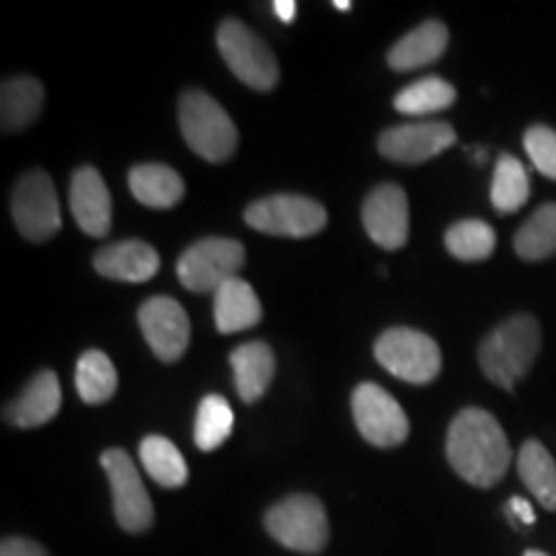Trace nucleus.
Listing matches in <instances>:
<instances>
[{
    "label": "nucleus",
    "mask_w": 556,
    "mask_h": 556,
    "mask_svg": "<svg viewBox=\"0 0 556 556\" xmlns=\"http://www.w3.org/2000/svg\"><path fill=\"white\" fill-rule=\"evenodd\" d=\"M139 330L163 364H176L191 343V323L186 309L170 296H152L139 307Z\"/></svg>",
    "instance_id": "12"
},
{
    "label": "nucleus",
    "mask_w": 556,
    "mask_h": 556,
    "mask_svg": "<svg viewBox=\"0 0 556 556\" xmlns=\"http://www.w3.org/2000/svg\"><path fill=\"white\" fill-rule=\"evenodd\" d=\"M374 356L392 377L407 384H430L441 374V348L430 336L413 328H389L381 332Z\"/></svg>",
    "instance_id": "6"
},
{
    "label": "nucleus",
    "mask_w": 556,
    "mask_h": 556,
    "mask_svg": "<svg viewBox=\"0 0 556 556\" xmlns=\"http://www.w3.org/2000/svg\"><path fill=\"white\" fill-rule=\"evenodd\" d=\"M523 148L531 157L533 168L541 176L556 180V129L546 127V124H533L526 129Z\"/></svg>",
    "instance_id": "31"
},
{
    "label": "nucleus",
    "mask_w": 556,
    "mask_h": 556,
    "mask_svg": "<svg viewBox=\"0 0 556 556\" xmlns=\"http://www.w3.org/2000/svg\"><path fill=\"white\" fill-rule=\"evenodd\" d=\"M332 5H336L338 11H351V3H348V0H336V3H332Z\"/></svg>",
    "instance_id": "36"
},
{
    "label": "nucleus",
    "mask_w": 556,
    "mask_h": 556,
    "mask_svg": "<svg viewBox=\"0 0 556 556\" xmlns=\"http://www.w3.org/2000/svg\"><path fill=\"white\" fill-rule=\"evenodd\" d=\"M45 106V88L31 75H13L0 88V127L5 135L26 129L39 119Z\"/></svg>",
    "instance_id": "21"
},
{
    "label": "nucleus",
    "mask_w": 556,
    "mask_h": 556,
    "mask_svg": "<svg viewBox=\"0 0 556 556\" xmlns=\"http://www.w3.org/2000/svg\"><path fill=\"white\" fill-rule=\"evenodd\" d=\"M361 219L368 238L384 250H400L407 245L409 206L407 193L397 184H381L368 193L361 208Z\"/></svg>",
    "instance_id": "14"
},
{
    "label": "nucleus",
    "mask_w": 556,
    "mask_h": 556,
    "mask_svg": "<svg viewBox=\"0 0 556 556\" xmlns=\"http://www.w3.org/2000/svg\"><path fill=\"white\" fill-rule=\"evenodd\" d=\"M248 227L276 238H312L328 225V212L315 199L299 193H274L245 208Z\"/></svg>",
    "instance_id": "7"
},
{
    "label": "nucleus",
    "mask_w": 556,
    "mask_h": 556,
    "mask_svg": "<svg viewBox=\"0 0 556 556\" xmlns=\"http://www.w3.org/2000/svg\"><path fill=\"white\" fill-rule=\"evenodd\" d=\"M454 142L456 131L448 122H415L381 131L377 148L392 163L420 165L441 155Z\"/></svg>",
    "instance_id": "13"
},
{
    "label": "nucleus",
    "mask_w": 556,
    "mask_h": 556,
    "mask_svg": "<svg viewBox=\"0 0 556 556\" xmlns=\"http://www.w3.org/2000/svg\"><path fill=\"white\" fill-rule=\"evenodd\" d=\"M11 214L18 232L31 242H45L60 232L58 191L45 170H29L18 178L11 197Z\"/></svg>",
    "instance_id": "10"
},
{
    "label": "nucleus",
    "mask_w": 556,
    "mask_h": 556,
    "mask_svg": "<svg viewBox=\"0 0 556 556\" xmlns=\"http://www.w3.org/2000/svg\"><path fill=\"white\" fill-rule=\"evenodd\" d=\"M217 47L222 60L232 70L238 80L253 90H274L281 73H278V60L270 47L255 34L250 26L238 18H225L217 29Z\"/></svg>",
    "instance_id": "4"
},
{
    "label": "nucleus",
    "mask_w": 556,
    "mask_h": 556,
    "mask_svg": "<svg viewBox=\"0 0 556 556\" xmlns=\"http://www.w3.org/2000/svg\"><path fill=\"white\" fill-rule=\"evenodd\" d=\"M471 152H475V163L477 165H482L484 160H486V150L484 148H477V150H471Z\"/></svg>",
    "instance_id": "35"
},
{
    "label": "nucleus",
    "mask_w": 556,
    "mask_h": 556,
    "mask_svg": "<svg viewBox=\"0 0 556 556\" xmlns=\"http://www.w3.org/2000/svg\"><path fill=\"white\" fill-rule=\"evenodd\" d=\"M531 197V178H528L526 165L513 155H500L495 163V176H492L490 201L500 214L520 212Z\"/></svg>",
    "instance_id": "25"
},
{
    "label": "nucleus",
    "mask_w": 556,
    "mask_h": 556,
    "mask_svg": "<svg viewBox=\"0 0 556 556\" xmlns=\"http://www.w3.org/2000/svg\"><path fill=\"white\" fill-rule=\"evenodd\" d=\"M70 208L83 232L103 238L111 229V197L101 173L96 168H78L70 178Z\"/></svg>",
    "instance_id": "15"
},
{
    "label": "nucleus",
    "mask_w": 556,
    "mask_h": 556,
    "mask_svg": "<svg viewBox=\"0 0 556 556\" xmlns=\"http://www.w3.org/2000/svg\"><path fill=\"white\" fill-rule=\"evenodd\" d=\"M93 268L111 281L144 283L155 278L160 270V255L155 248L142 240L114 242L93 255Z\"/></svg>",
    "instance_id": "17"
},
{
    "label": "nucleus",
    "mask_w": 556,
    "mask_h": 556,
    "mask_svg": "<svg viewBox=\"0 0 556 556\" xmlns=\"http://www.w3.org/2000/svg\"><path fill=\"white\" fill-rule=\"evenodd\" d=\"M448 464L464 482L490 490L510 467V443L497 417L482 407H464L446 435Z\"/></svg>",
    "instance_id": "1"
},
{
    "label": "nucleus",
    "mask_w": 556,
    "mask_h": 556,
    "mask_svg": "<svg viewBox=\"0 0 556 556\" xmlns=\"http://www.w3.org/2000/svg\"><path fill=\"white\" fill-rule=\"evenodd\" d=\"M446 248L456 261L464 263H477L486 261L495 253L497 235L486 222L482 219H462L456 225L448 227L446 232Z\"/></svg>",
    "instance_id": "29"
},
{
    "label": "nucleus",
    "mask_w": 556,
    "mask_h": 556,
    "mask_svg": "<svg viewBox=\"0 0 556 556\" xmlns=\"http://www.w3.org/2000/svg\"><path fill=\"white\" fill-rule=\"evenodd\" d=\"M119 374L103 351H86L75 368V389L86 405H103L116 394Z\"/></svg>",
    "instance_id": "24"
},
{
    "label": "nucleus",
    "mask_w": 556,
    "mask_h": 556,
    "mask_svg": "<svg viewBox=\"0 0 556 556\" xmlns=\"http://www.w3.org/2000/svg\"><path fill=\"white\" fill-rule=\"evenodd\" d=\"M523 556H548V554H544V552H536V548H528V552H526Z\"/></svg>",
    "instance_id": "37"
},
{
    "label": "nucleus",
    "mask_w": 556,
    "mask_h": 556,
    "mask_svg": "<svg viewBox=\"0 0 556 556\" xmlns=\"http://www.w3.org/2000/svg\"><path fill=\"white\" fill-rule=\"evenodd\" d=\"M518 475L546 510L556 513V462L541 441H526L518 451Z\"/></svg>",
    "instance_id": "23"
},
{
    "label": "nucleus",
    "mask_w": 556,
    "mask_h": 556,
    "mask_svg": "<svg viewBox=\"0 0 556 556\" xmlns=\"http://www.w3.org/2000/svg\"><path fill=\"white\" fill-rule=\"evenodd\" d=\"M0 556H50V554H47L45 546H39L37 541L11 536L3 541V546H0Z\"/></svg>",
    "instance_id": "32"
},
{
    "label": "nucleus",
    "mask_w": 556,
    "mask_h": 556,
    "mask_svg": "<svg viewBox=\"0 0 556 556\" xmlns=\"http://www.w3.org/2000/svg\"><path fill=\"white\" fill-rule=\"evenodd\" d=\"M274 11H276V16L283 21V24H291V21L296 18V3H294V0H276Z\"/></svg>",
    "instance_id": "34"
},
{
    "label": "nucleus",
    "mask_w": 556,
    "mask_h": 556,
    "mask_svg": "<svg viewBox=\"0 0 556 556\" xmlns=\"http://www.w3.org/2000/svg\"><path fill=\"white\" fill-rule=\"evenodd\" d=\"M229 364H232L235 389H238L240 400L248 402V405L258 402L276 374V356L270 345L263 343V340L242 343L232 351Z\"/></svg>",
    "instance_id": "20"
},
{
    "label": "nucleus",
    "mask_w": 556,
    "mask_h": 556,
    "mask_svg": "<svg viewBox=\"0 0 556 556\" xmlns=\"http://www.w3.org/2000/svg\"><path fill=\"white\" fill-rule=\"evenodd\" d=\"M101 467L106 471L114 497V513L119 526L127 533H142L152 526L155 510H152L150 495L144 490L142 477L124 448H109L101 454Z\"/></svg>",
    "instance_id": "11"
},
{
    "label": "nucleus",
    "mask_w": 556,
    "mask_h": 556,
    "mask_svg": "<svg viewBox=\"0 0 556 556\" xmlns=\"http://www.w3.org/2000/svg\"><path fill=\"white\" fill-rule=\"evenodd\" d=\"M263 319V304L253 287L242 278H229L214 291V325L225 336L255 328Z\"/></svg>",
    "instance_id": "18"
},
{
    "label": "nucleus",
    "mask_w": 556,
    "mask_h": 556,
    "mask_svg": "<svg viewBox=\"0 0 556 556\" xmlns=\"http://www.w3.org/2000/svg\"><path fill=\"white\" fill-rule=\"evenodd\" d=\"M235 428V413L229 402L219 394H206L201 400L193 426V441L201 451H217Z\"/></svg>",
    "instance_id": "30"
},
{
    "label": "nucleus",
    "mask_w": 556,
    "mask_h": 556,
    "mask_svg": "<svg viewBox=\"0 0 556 556\" xmlns=\"http://www.w3.org/2000/svg\"><path fill=\"white\" fill-rule=\"evenodd\" d=\"M505 513H507V518L513 520V523H520V526L536 523V513H533L531 503H528V500H523V497H510V503L505 505Z\"/></svg>",
    "instance_id": "33"
},
{
    "label": "nucleus",
    "mask_w": 556,
    "mask_h": 556,
    "mask_svg": "<svg viewBox=\"0 0 556 556\" xmlns=\"http://www.w3.org/2000/svg\"><path fill=\"white\" fill-rule=\"evenodd\" d=\"M178 122L186 144L208 163H225L238 150V127L204 90H186L180 96Z\"/></svg>",
    "instance_id": "3"
},
{
    "label": "nucleus",
    "mask_w": 556,
    "mask_h": 556,
    "mask_svg": "<svg viewBox=\"0 0 556 556\" xmlns=\"http://www.w3.org/2000/svg\"><path fill=\"white\" fill-rule=\"evenodd\" d=\"M448 47V29L441 21L430 18L415 26L413 31L405 34L397 45L387 54L389 67L397 73H407V70L428 67L443 58Z\"/></svg>",
    "instance_id": "19"
},
{
    "label": "nucleus",
    "mask_w": 556,
    "mask_h": 556,
    "mask_svg": "<svg viewBox=\"0 0 556 556\" xmlns=\"http://www.w3.org/2000/svg\"><path fill=\"white\" fill-rule=\"evenodd\" d=\"M62 405V389L58 374L45 368V371L34 374L29 384L21 389V394L9 402L3 409L5 422L16 428H39L50 422L60 413Z\"/></svg>",
    "instance_id": "16"
},
{
    "label": "nucleus",
    "mask_w": 556,
    "mask_h": 556,
    "mask_svg": "<svg viewBox=\"0 0 556 556\" xmlns=\"http://www.w3.org/2000/svg\"><path fill=\"white\" fill-rule=\"evenodd\" d=\"M351 405L358 433L364 435L371 446L394 448L407 441V415L387 389L374 384V381H361V384L353 389Z\"/></svg>",
    "instance_id": "9"
},
{
    "label": "nucleus",
    "mask_w": 556,
    "mask_h": 556,
    "mask_svg": "<svg viewBox=\"0 0 556 556\" xmlns=\"http://www.w3.org/2000/svg\"><path fill=\"white\" fill-rule=\"evenodd\" d=\"M456 101V88L451 86L448 80L435 78H420L415 80L413 86L402 88L397 96H394V109L400 114L409 116H422V114H435V111L448 109L451 103Z\"/></svg>",
    "instance_id": "28"
},
{
    "label": "nucleus",
    "mask_w": 556,
    "mask_h": 556,
    "mask_svg": "<svg viewBox=\"0 0 556 556\" xmlns=\"http://www.w3.org/2000/svg\"><path fill=\"white\" fill-rule=\"evenodd\" d=\"M245 263V248L229 238H204L186 250L178 261V281L197 294H214L222 283L238 276Z\"/></svg>",
    "instance_id": "8"
},
{
    "label": "nucleus",
    "mask_w": 556,
    "mask_h": 556,
    "mask_svg": "<svg viewBox=\"0 0 556 556\" xmlns=\"http://www.w3.org/2000/svg\"><path fill=\"white\" fill-rule=\"evenodd\" d=\"M541 351V328L536 317L513 315L479 343V368L492 384L513 392L531 371Z\"/></svg>",
    "instance_id": "2"
},
{
    "label": "nucleus",
    "mask_w": 556,
    "mask_h": 556,
    "mask_svg": "<svg viewBox=\"0 0 556 556\" xmlns=\"http://www.w3.org/2000/svg\"><path fill=\"white\" fill-rule=\"evenodd\" d=\"M266 531L291 552L319 554L330 539L328 513L317 497L291 495L266 513Z\"/></svg>",
    "instance_id": "5"
},
{
    "label": "nucleus",
    "mask_w": 556,
    "mask_h": 556,
    "mask_svg": "<svg viewBox=\"0 0 556 556\" xmlns=\"http://www.w3.org/2000/svg\"><path fill=\"white\" fill-rule=\"evenodd\" d=\"M513 248L523 261H546L556 255V204L539 206L516 232Z\"/></svg>",
    "instance_id": "26"
},
{
    "label": "nucleus",
    "mask_w": 556,
    "mask_h": 556,
    "mask_svg": "<svg viewBox=\"0 0 556 556\" xmlns=\"http://www.w3.org/2000/svg\"><path fill=\"white\" fill-rule=\"evenodd\" d=\"M129 191L150 208H173L184 199L186 186L176 170L163 163H142L129 170Z\"/></svg>",
    "instance_id": "22"
},
{
    "label": "nucleus",
    "mask_w": 556,
    "mask_h": 556,
    "mask_svg": "<svg viewBox=\"0 0 556 556\" xmlns=\"http://www.w3.org/2000/svg\"><path fill=\"white\" fill-rule=\"evenodd\" d=\"M139 458L148 475L163 486H184L189 479L186 458L180 456L176 443H170L163 435H148L139 446Z\"/></svg>",
    "instance_id": "27"
}]
</instances>
